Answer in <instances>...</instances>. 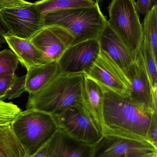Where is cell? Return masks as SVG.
I'll return each instance as SVG.
<instances>
[{
    "label": "cell",
    "mask_w": 157,
    "mask_h": 157,
    "mask_svg": "<svg viewBox=\"0 0 157 157\" xmlns=\"http://www.w3.org/2000/svg\"><path fill=\"white\" fill-rule=\"evenodd\" d=\"M153 114L129 97L123 98L104 90L103 135H116L149 142L147 134Z\"/></svg>",
    "instance_id": "6da1fadb"
},
{
    "label": "cell",
    "mask_w": 157,
    "mask_h": 157,
    "mask_svg": "<svg viewBox=\"0 0 157 157\" xmlns=\"http://www.w3.org/2000/svg\"><path fill=\"white\" fill-rule=\"evenodd\" d=\"M84 74L60 73L43 89L29 94L27 109L41 111L52 115L81 104Z\"/></svg>",
    "instance_id": "7a4b0ae2"
},
{
    "label": "cell",
    "mask_w": 157,
    "mask_h": 157,
    "mask_svg": "<svg viewBox=\"0 0 157 157\" xmlns=\"http://www.w3.org/2000/svg\"><path fill=\"white\" fill-rule=\"evenodd\" d=\"M43 20L44 26L55 25L65 29L73 38V44L98 39L108 23L97 2L89 7L49 12L43 15Z\"/></svg>",
    "instance_id": "3957f363"
},
{
    "label": "cell",
    "mask_w": 157,
    "mask_h": 157,
    "mask_svg": "<svg viewBox=\"0 0 157 157\" xmlns=\"http://www.w3.org/2000/svg\"><path fill=\"white\" fill-rule=\"evenodd\" d=\"M11 125L26 157L45 145L59 129L52 114L32 109L21 112Z\"/></svg>",
    "instance_id": "277c9868"
},
{
    "label": "cell",
    "mask_w": 157,
    "mask_h": 157,
    "mask_svg": "<svg viewBox=\"0 0 157 157\" xmlns=\"http://www.w3.org/2000/svg\"><path fill=\"white\" fill-rule=\"evenodd\" d=\"M135 0H112L108 7V24L136 57L143 41V24Z\"/></svg>",
    "instance_id": "5b68a950"
},
{
    "label": "cell",
    "mask_w": 157,
    "mask_h": 157,
    "mask_svg": "<svg viewBox=\"0 0 157 157\" xmlns=\"http://www.w3.org/2000/svg\"><path fill=\"white\" fill-rule=\"evenodd\" d=\"M53 116L59 129L80 142L94 145L103 136L101 127L89 115L82 103Z\"/></svg>",
    "instance_id": "8992f818"
},
{
    "label": "cell",
    "mask_w": 157,
    "mask_h": 157,
    "mask_svg": "<svg viewBox=\"0 0 157 157\" xmlns=\"http://www.w3.org/2000/svg\"><path fill=\"white\" fill-rule=\"evenodd\" d=\"M157 147L147 141L113 134H104L95 144L92 157H149Z\"/></svg>",
    "instance_id": "52a82bcc"
},
{
    "label": "cell",
    "mask_w": 157,
    "mask_h": 157,
    "mask_svg": "<svg viewBox=\"0 0 157 157\" xmlns=\"http://www.w3.org/2000/svg\"><path fill=\"white\" fill-rule=\"evenodd\" d=\"M105 90L123 98L131 96L130 82L123 71L104 52L99 54L84 73Z\"/></svg>",
    "instance_id": "ba28073f"
},
{
    "label": "cell",
    "mask_w": 157,
    "mask_h": 157,
    "mask_svg": "<svg viewBox=\"0 0 157 157\" xmlns=\"http://www.w3.org/2000/svg\"><path fill=\"white\" fill-rule=\"evenodd\" d=\"M0 15L10 34L20 38L30 40L44 27L43 15L34 3L3 9Z\"/></svg>",
    "instance_id": "9c48e42d"
},
{
    "label": "cell",
    "mask_w": 157,
    "mask_h": 157,
    "mask_svg": "<svg viewBox=\"0 0 157 157\" xmlns=\"http://www.w3.org/2000/svg\"><path fill=\"white\" fill-rule=\"evenodd\" d=\"M100 50L98 39L88 40L70 45L57 60L60 73H85Z\"/></svg>",
    "instance_id": "30bf717a"
},
{
    "label": "cell",
    "mask_w": 157,
    "mask_h": 157,
    "mask_svg": "<svg viewBox=\"0 0 157 157\" xmlns=\"http://www.w3.org/2000/svg\"><path fill=\"white\" fill-rule=\"evenodd\" d=\"M126 76L131 87L130 99L151 113H157V94L153 93L141 51Z\"/></svg>",
    "instance_id": "8fae6325"
},
{
    "label": "cell",
    "mask_w": 157,
    "mask_h": 157,
    "mask_svg": "<svg viewBox=\"0 0 157 157\" xmlns=\"http://www.w3.org/2000/svg\"><path fill=\"white\" fill-rule=\"evenodd\" d=\"M49 61H57L73 44L74 38L65 29L55 25L45 26L30 39Z\"/></svg>",
    "instance_id": "7c38bea8"
},
{
    "label": "cell",
    "mask_w": 157,
    "mask_h": 157,
    "mask_svg": "<svg viewBox=\"0 0 157 157\" xmlns=\"http://www.w3.org/2000/svg\"><path fill=\"white\" fill-rule=\"evenodd\" d=\"M98 40L100 50L105 52L126 76L134 63L136 57L112 30L108 22Z\"/></svg>",
    "instance_id": "4fadbf2b"
},
{
    "label": "cell",
    "mask_w": 157,
    "mask_h": 157,
    "mask_svg": "<svg viewBox=\"0 0 157 157\" xmlns=\"http://www.w3.org/2000/svg\"><path fill=\"white\" fill-rule=\"evenodd\" d=\"M95 145L78 141L59 129L47 143V157H92Z\"/></svg>",
    "instance_id": "5bb4252c"
},
{
    "label": "cell",
    "mask_w": 157,
    "mask_h": 157,
    "mask_svg": "<svg viewBox=\"0 0 157 157\" xmlns=\"http://www.w3.org/2000/svg\"><path fill=\"white\" fill-rule=\"evenodd\" d=\"M104 101V89L96 81L84 74L82 103L102 130Z\"/></svg>",
    "instance_id": "9a60e30c"
},
{
    "label": "cell",
    "mask_w": 157,
    "mask_h": 157,
    "mask_svg": "<svg viewBox=\"0 0 157 157\" xmlns=\"http://www.w3.org/2000/svg\"><path fill=\"white\" fill-rule=\"evenodd\" d=\"M3 36L10 50L27 70L49 62L43 53L30 42V40L20 38L11 34Z\"/></svg>",
    "instance_id": "2e32d148"
},
{
    "label": "cell",
    "mask_w": 157,
    "mask_h": 157,
    "mask_svg": "<svg viewBox=\"0 0 157 157\" xmlns=\"http://www.w3.org/2000/svg\"><path fill=\"white\" fill-rule=\"evenodd\" d=\"M60 73L57 61H51L31 67L26 75V90L35 94L43 89Z\"/></svg>",
    "instance_id": "e0dca14e"
},
{
    "label": "cell",
    "mask_w": 157,
    "mask_h": 157,
    "mask_svg": "<svg viewBox=\"0 0 157 157\" xmlns=\"http://www.w3.org/2000/svg\"><path fill=\"white\" fill-rule=\"evenodd\" d=\"M0 157H26L11 124L0 126Z\"/></svg>",
    "instance_id": "ac0fdd59"
},
{
    "label": "cell",
    "mask_w": 157,
    "mask_h": 157,
    "mask_svg": "<svg viewBox=\"0 0 157 157\" xmlns=\"http://www.w3.org/2000/svg\"><path fill=\"white\" fill-rule=\"evenodd\" d=\"M34 3L43 15L53 11L92 6L96 2L93 0H40Z\"/></svg>",
    "instance_id": "d6986e66"
},
{
    "label": "cell",
    "mask_w": 157,
    "mask_h": 157,
    "mask_svg": "<svg viewBox=\"0 0 157 157\" xmlns=\"http://www.w3.org/2000/svg\"><path fill=\"white\" fill-rule=\"evenodd\" d=\"M157 5L145 15L143 25V43L152 50L155 57H157Z\"/></svg>",
    "instance_id": "ffe728a7"
},
{
    "label": "cell",
    "mask_w": 157,
    "mask_h": 157,
    "mask_svg": "<svg viewBox=\"0 0 157 157\" xmlns=\"http://www.w3.org/2000/svg\"><path fill=\"white\" fill-rule=\"evenodd\" d=\"M141 51L146 70L151 82L152 90L153 92H155L157 91V59L150 48L144 43H142Z\"/></svg>",
    "instance_id": "44dd1931"
},
{
    "label": "cell",
    "mask_w": 157,
    "mask_h": 157,
    "mask_svg": "<svg viewBox=\"0 0 157 157\" xmlns=\"http://www.w3.org/2000/svg\"><path fill=\"white\" fill-rule=\"evenodd\" d=\"M19 61L11 50L0 52V76L14 75Z\"/></svg>",
    "instance_id": "7402d4cb"
},
{
    "label": "cell",
    "mask_w": 157,
    "mask_h": 157,
    "mask_svg": "<svg viewBox=\"0 0 157 157\" xmlns=\"http://www.w3.org/2000/svg\"><path fill=\"white\" fill-rule=\"evenodd\" d=\"M22 112L13 102H7L0 99V126L10 125Z\"/></svg>",
    "instance_id": "603a6c76"
},
{
    "label": "cell",
    "mask_w": 157,
    "mask_h": 157,
    "mask_svg": "<svg viewBox=\"0 0 157 157\" xmlns=\"http://www.w3.org/2000/svg\"><path fill=\"white\" fill-rule=\"evenodd\" d=\"M26 75L18 77L16 75L2 100L13 99L20 97L23 92L26 91Z\"/></svg>",
    "instance_id": "cb8c5ba5"
},
{
    "label": "cell",
    "mask_w": 157,
    "mask_h": 157,
    "mask_svg": "<svg viewBox=\"0 0 157 157\" xmlns=\"http://www.w3.org/2000/svg\"><path fill=\"white\" fill-rule=\"evenodd\" d=\"M135 5L137 12L146 15L155 6L157 5V0H137Z\"/></svg>",
    "instance_id": "d4e9b609"
},
{
    "label": "cell",
    "mask_w": 157,
    "mask_h": 157,
    "mask_svg": "<svg viewBox=\"0 0 157 157\" xmlns=\"http://www.w3.org/2000/svg\"><path fill=\"white\" fill-rule=\"evenodd\" d=\"M149 143L157 147V113H153L147 134Z\"/></svg>",
    "instance_id": "484cf974"
},
{
    "label": "cell",
    "mask_w": 157,
    "mask_h": 157,
    "mask_svg": "<svg viewBox=\"0 0 157 157\" xmlns=\"http://www.w3.org/2000/svg\"><path fill=\"white\" fill-rule=\"evenodd\" d=\"M30 3L25 0H0V11L6 8L24 6Z\"/></svg>",
    "instance_id": "4316f807"
},
{
    "label": "cell",
    "mask_w": 157,
    "mask_h": 157,
    "mask_svg": "<svg viewBox=\"0 0 157 157\" xmlns=\"http://www.w3.org/2000/svg\"><path fill=\"white\" fill-rule=\"evenodd\" d=\"M16 75L0 76V99L4 96L9 86L14 79Z\"/></svg>",
    "instance_id": "83f0119b"
},
{
    "label": "cell",
    "mask_w": 157,
    "mask_h": 157,
    "mask_svg": "<svg viewBox=\"0 0 157 157\" xmlns=\"http://www.w3.org/2000/svg\"><path fill=\"white\" fill-rule=\"evenodd\" d=\"M47 143L29 157H47Z\"/></svg>",
    "instance_id": "f1b7e54d"
},
{
    "label": "cell",
    "mask_w": 157,
    "mask_h": 157,
    "mask_svg": "<svg viewBox=\"0 0 157 157\" xmlns=\"http://www.w3.org/2000/svg\"><path fill=\"white\" fill-rule=\"evenodd\" d=\"M8 34H10L9 30L6 28L0 15V35L4 36Z\"/></svg>",
    "instance_id": "f546056e"
},
{
    "label": "cell",
    "mask_w": 157,
    "mask_h": 157,
    "mask_svg": "<svg viewBox=\"0 0 157 157\" xmlns=\"http://www.w3.org/2000/svg\"><path fill=\"white\" fill-rule=\"evenodd\" d=\"M6 41L3 36L0 35V48H2V44H6Z\"/></svg>",
    "instance_id": "4dcf8cb0"
},
{
    "label": "cell",
    "mask_w": 157,
    "mask_h": 157,
    "mask_svg": "<svg viewBox=\"0 0 157 157\" xmlns=\"http://www.w3.org/2000/svg\"><path fill=\"white\" fill-rule=\"evenodd\" d=\"M95 1H96L95 2H96L98 3H99L100 2H101V1H103V0H95Z\"/></svg>",
    "instance_id": "1f68e13d"
},
{
    "label": "cell",
    "mask_w": 157,
    "mask_h": 157,
    "mask_svg": "<svg viewBox=\"0 0 157 157\" xmlns=\"http://www.w3.org/2000/svg\"><path fill=\"white\" fill-rule=\"evenodd\" d=\"M149 157H157V155H155Z\"/></svg>",
    "instance_id": "d6a6232c"
}]
</instances>
